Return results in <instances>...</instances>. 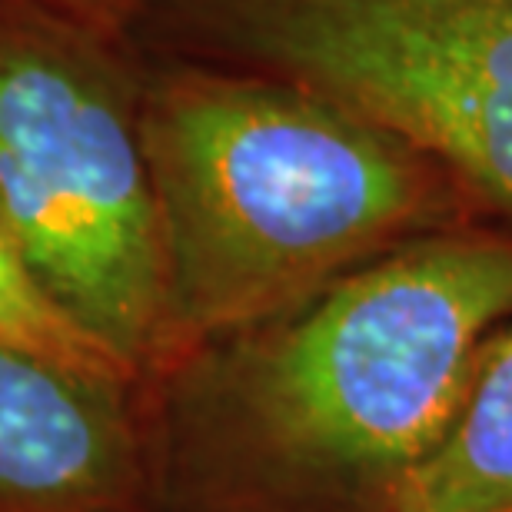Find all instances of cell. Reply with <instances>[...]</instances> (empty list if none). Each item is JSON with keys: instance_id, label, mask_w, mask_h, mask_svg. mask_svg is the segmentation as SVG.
<instances>
[{"instance_id": "6da1fadb", "label": "cell", "mask_w": 512, "mask_h": 512, "mask_svg": "<svg viewBox=\"0 0 512 512\" xmlns=\"http://www.w3.org/2000/svg\"><path fill=\"white\" fill-rule=\"evenodd\" d=\"M143 57V54H140ZM177 366L303 310L446 210V170L300 84L143 57Z\"/></svg>"}, {"instance_id": "52a82bcc", "label": "cell", "mask_w": 512, "mask_h": 512, "mask_svg": "<svg viewBox=\"0 0 512 512\" xmlns=\"http://www.w3.org/2000/svg\"><path fill=\"white\" fill-rule=\"evenodd\" d=\"M0 346L94 383L124 389L143 386L140 376L107 343H100L57 303L4 223H0Z\"/></svg>"}, {"instance_id": "3957f363", "label": "cell", "mask_w": 512, "mask_h": 512, "mask_svg": "<svg viewBox=\"0 0 512 512\" xmlns=\"http://www.w3.org/2000/svg\"><path fill=\"white\" fill-rule=\"evenodd\" d=\"M143 57L47 0H0V223L140 383L177 366L140 140Z\"/></svg>"}, {"instance_id": "8992f818", "label": "cell", "mask_w": 512, "mask_h": 512, "mask_svg": "<svg viewBox=\"0 0 512 512\" xmlns=\"http://www.w3.org/2000/svg\"><path fill=\"white\" fill-rule=\"evenodd\" d=\"M383 512H512V333L486 343L449 433L399 476Z\"/></svg>"}, {"instance_id": "ba28073f", "label": "cell", "mask_w": 512, "mask_h": 512, "mask_svg": "<svg viewBox=\"0 0 512 512\" xmlns=\"http://www.w3.org/2000/svg\"><path fill=\"white\" fill-rule=\"evenodd\" d=\"M47 4L67 10V14H74L84 24L110 30V34H127L140 0H47Z\"/></svg>"}, {"instance_id": "277c9868", "label": "cell", "mask_w": 512, "mask_h": 512, "mask_svg": "<svg viewBox=\"0 0 512 512\" xmlns=\"http://www.w3.org/2000/svg\"><path fill=\"white\" fill-rule=\"evenodd\" d=\"M127 34L300 84L512 207V0H140Z\"/></svg>"}, {"instance_id": "5b68a950", "label": "cell", "mask_w": 512, "mask_h": 512, "mask_svg": "<svg viewBox=\"0 0 512 512\" xmlns=\"http://www.w3.org/2000/svg\"><path fill=\"white\" fill-rule=\"evenodd\" d=\"M137 396L0 346V512L147 509Z\"/></svg>"}, {"instance_id": "7a4b0ae2", "label": "cell", "mask_w": 512, "mask_h": 512, "mask_svg": "<svg viewBox=\"0 0 512 512\" xmlns=\"http://www.w3.org/2000/svg\"><path fill=\"white\" fill-rule=\"evenodd\" d=\"M509 316V237L406 243L207 353L183 426L286 496L396 486L449 433Z\"/></svg>"}]
</instances>
